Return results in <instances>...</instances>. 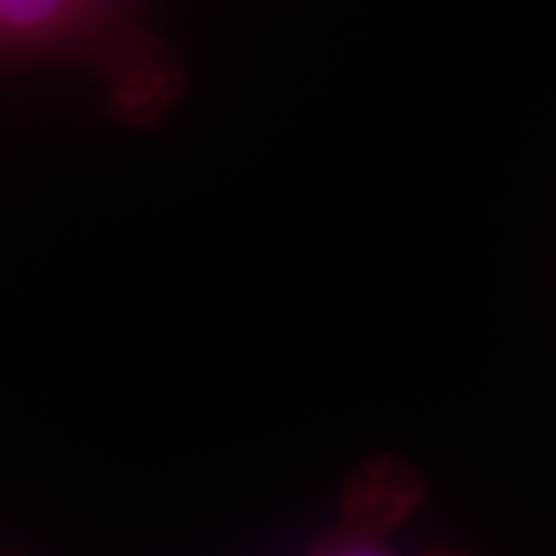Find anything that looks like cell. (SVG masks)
<instances>
[{
  "label": "cell",
  "mask_w": 556,
  "mask_h": 556,
  "mask_svg": "<svg viewBox=\"0 0 556 556\" xmlns=\"http://www.w3.org/2000/svg\"><path fill=\"white\" fill-rule=\"evenodd\" d=\"M80 68L100 80L105 112L152 130L186 97V65L137 3L0 0V78Z\"/></svg>",
  "instance_id": "obj_1"
},
{
  "label": "cell",
  "mask_w": 556,
  "mask_h": 556,
  "mask_svg": "<svg viewBox=\"0 0 556 556\" xmlns=\"http://www.w3.org/2000/svg\"><path fill=\"white\" fill-rule=\"evenodd\" d=\"M427 501V482L408 460L380 455L365 460L346 482L334 526L306 556H402L390 538ZM427 556H467L437 551Z\"/></svg>",
  "instance_id": "obj_2"
}]
</instances>
